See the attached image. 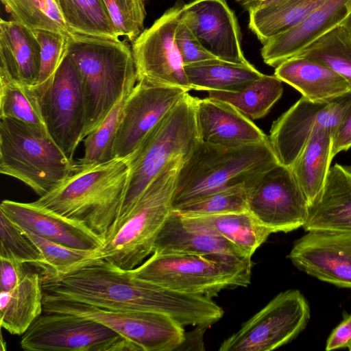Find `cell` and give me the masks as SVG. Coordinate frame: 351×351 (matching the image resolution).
I'll use <instances>...</instances> for the list:
<instances>
[{
    "instance_id": "8992f818",
    "label": "cell",
    "mask_w": 351,
    "mask_h": 351,
    "mask_svg": "<svg viewBox=\"0 0 351 351\" xmlns=\"http://www.w3.org/2000/svg\"><path fill=\"white\" fill-rule=\"evenodd\" d=\"M75 171L48 132L19 121L0 118V173L29 186L39 197L61 185Z\"/></svg>"
},
{
    "instance_id": "4dcf8cb0",
    "label": "cell",
    "mask_w": 351,
    "mask_h": 351,
    "mask_svg": "<svg viewBox=\"0 0 351 351\" xmlns=\"http://www.w3.org/2000/svg\"><path fill=\"white\" fill-rule=\"evenodd\" d=\"M21 230L41 255L42 280L59 279L99 260V248L88 250L72 247L46 239L30 231Z\"/></svg>"
},
{
    "instance_id": "60d3db41",
    "label": "cell",
    "mask_w": 351,
    "mask_h": 351,
    "mask_svg": "<svg viewBox=\"0 0 351 351\" xmlns=\"http://www.w3.org/2000/svg\"><path fill=\"white\" fill-rule=\"evenodd\" d=\"M119 36L133 42L143 31L145 0H103Z\"/></svg>"
},
{
    "instance_id": "8d00e7d4",
    "label": "cell",
    "mask_w": 351,
    "mask_h": 351,
    "mask_svg": "<svg viewBox=\"0 0 351 351\" xmlns=\"http://www.w3.org/2000/svg\"><path fill=\"white\" fill-rule=\"evenodd\" d=\"M297 56L327 64L351 84V35L342 25L319 37Z\"/></svg>"
},
{
    "instance_id": "bcb514c9",
    "label": "cell",
    "mask_w": 351,
    "mask_h": 351,
    "mask_svg": "<svg viewBox=\"0 0 351 351\" xmlns=\"http://www.w3.org/2000/svg\"><path fill=\"white\" fill-rule=\"evenodd\" d=\"M208 327L206 325H198L195 326V329L185 332L183 342L176 351L205 350L204 334Z\"/></svg>"
},
{
    "instance_id": "1f68e13d",
    "label": "cell",
    "mask_w": 351,
    "mask_h": 351,
    "mask_svg": "<svg viewBox=\"0 0 351 351\" xmlns=\"http://www.w3.org/2000/svg\"><path fill=\"white\" fill-rule=\"evenodd\" d=\"M282 81L275 75H263L239 92L208 91V97L234 106L250 120L264 117L283 93Z\"/></svg>"
},
{
    "instance_id": "f546056e",
    "label": "cell",
    "mask_w": 351,
    "mask_h": 351,
    "mask_svg": "<svg viewBox=\"0 0 351 351\" xmlns=\"http://www.w3.org/2000/svg\"><path fill=\"white\" fill-rule=\"evenodd\" d=\"M190 217L210 228L251 257L271 234L247 210Z\"/></svg>"
},
{
    "instance_id": "ba28073f",
    "label": "cell",
    "mask_w": 351,
    "mask_h": 351,
    "mask_svg": "<svg viewBox=\"0 0 351 351\" xmlns=\"http://www.w3.org/2000/svg\"><path fill=\"white\" fill-rule=\"evenodd\" d=\"M251 268L196 254L152 253L130 271L160 287L212 298L223 289L247 286Z\"/></svg>"
},
{
    "instance_id": "f1b7e54d",
    "label": "cell",
    "mask_w": 351,
    "mask_h": 351,
    "mask_svg": "<svg viewBox=\"0 0 351 351\" xmlns=\"http://www.w3.org/2000/svg\"><path fill=\"white\" fill-rule=\"evenodd\" d=\"M324 0H282L249 13L248 27L263 44L304 19Z\"/></svg>"
},
{
    "instance_id": "7a4b0ae2",
    "label": "cell",
    "mask_w": 351,
    "mask_h": 351,
    "mask_svg": "<svg viewBox=\"0 0 351 351\" xmlns=\"http://www.w3.org/2000/svg\"><path fill=\"white\" fill-rule=\"evenodd\" d=\"M129 176L128 157L83 167L34 204L86 223L104 241L119 217Z\"/></svg>"
},
{
    "instance_id": "7402d4cb",
    "label": "cell",
    "mask_w": 351,
    "mask_h": 351,
    "mask_svg": "<svg viewBox=\"0 0 351 351\" xmlns=\"http://www.w3.org/2000/svg\"><path fill=\"white\" fill-rule=\"evenodd\" d=\"M200 142L223 147L258 143L269 137L234 106L218 99H195Z\"/></svg>"
},
{
    "instance_id": "8fae6325",
    "label": "cell",
    "mask_w": 351,
    "mask_h": 351,
    "mask_svg": "<svg viewBox=\"0 0 351 351\" xmlns=\"http://www.w3.org/2000/svg\"><path fill=\"white\" fill-rule=\"evenodd\" d=\"M27 351H136L124 337L95 320L44 313L23 335Z\"/></svg>"
},
{
    "instance_id": "f35d334b",
    "label": "cell",
    "mask_w": 351,
    "mask_h": 351,
    "mask_svg": "<svg viewBox=\"0 0 351 351\" xmlns=\"http://www.w3.org/2000/svg\"><path fill=\"white\" fill-rule=\"evenodd\" d=\"M40 45V70L35 86L39 95L51 81L66 51L69 36L47 29H33Z\"/></svg>"
},
{
    "instance_id": "3957f363",
    "label": "cell",
    "mask_w": 351,
    "mask_h": 351,
    "mask_svg": "<svg viewBox=\"0 0 351 351\" xmlns=\"http://www.w3.org/2000/svg\"><path fill=\"white\" fill-rule=\"evenodd\" d=\"M66 53L81 76L86 121L84 139L104 120L121 97L127 85L136 80L130 46L119 39L69 36Z\"/></svg>"
},
{
    "instance_id": "d4e9b609",
    "label": "cell",
    "mask_w": 351,
    "mask_h": 351,
    "mask_svg": "<svg viewBox=\"0 0 351 351\" xmlns=\"http://www.w3.org/2000/svg\"><path fill=\"white\" fill-rule=\"evenodd\" d=\"M274 75L316 102L329 101L351 92V84L341 74L321 62L295 56L275 68Z\"/></svg>"
},
{
    "instance_id": "4fadbf2b",
    "label": "cell",
    "mask_w": 351,
    "mask_h": 351,
    "mask_svg": "<svg viewBox=\"0 0 351 351\" xmlns=\"http://www.w3.org/2000/svg\"><path fill=\"white\" fill-rule=\"evenodd\" d=\"M184 4L176 1L132 42L137 82L191 90L176 43Z\"/></svg>"
},
{
    "instance_id": "cb8c5ba5",
    "label": "cell",
    "mask_w": 351,
    "mask_h": 351,
    "mask_svg": "<svg viewBox=\"0 0 351 351\" xmlns=\"http://www.w3.org/2000/svg\"><path fill=\"white\" fill-rule=\"evenodd\" d=\"M40 70V45L33 31L14 20L0 21V76L36 86Z\"/></svg>"
},
{
    "instance_id": "f6af8a7d",
    "label": "cell",
    "mask_w": 351,
    "mask_h": 351,
    "mask_svg": "<svg viewBox=\"0 0 351 351\" xmlns=\"http://www.w3.org/2000/svg\"><path fill=\"white\" fill-rule=\"evenodd\" d=\"M345 348L351 351V314L345 316L332 330L326 344V350L328 351Z\"/></svg>"
},
{
    "instance_id": "836d02e7",
    "label": "cell",
    "mask_w": 351,
    "mask_h": 351,
    "mask_svg": "<svg viewBox=\"0 0 351 351\" xmlns=\"http://www.w3.org/2000/svg\"><path fill=\"white\" fill-rule=\"evenodd\" d=\"M136 82V80H132L127 85L120 99L99 125L84 139V154L75 162L76 167L83 168L114 158L113 147L124 107Z\"/></svg>"
},
{
    "instance_id": "ac0fdd59",
    "label": "cell",
    "mask_w": 351,
    "mask_h": 351,
    "mask_svg": "<svg viewBox=\"0 0 351 351\" xmlns=\"http://www.w3.org/2000/svg\"><path fill=\"white\" fill-rule=\"evenodd\" d=\"M287 257L309 276L351 289V234L308 231L295 241Z\"/></svg>"
},
{
    "instance_id": "484cf974",
    "label": "cell",
    "mask_w": 351,
    "mask_h": 351,
    "mask_svg": "<svg viewBox=\"0 0 351 351\" xmlns=\"http://www.w3.org/2000/svg\"><path fill=\"white\" fill-rule=\"evenodd\" d=\"M43 313L41 275L27 272L22 281L0 293L1 326L12 335H23Z\"/></svg>"
},
{
    "instance_id": "d590c367",
    "label": "cell",
    "mask_w": 351,
    "mask_h": 351,
    "mask_svg": "<svg viewBox=\"0 0 351 351\" xmlns=\"http://www.w3.org/2000/svg\"><path fill=\"white\" fill-rule=\"evenodd\" d=\"M13 20L32 29H47L70 36L58 0H1Z\"/></svg>"
},
{
    "instance_id": "9a60e30c",
    "label": "cell",
    "mask_w": 351,
    "mask_h": 351,
    "mask_svg": "<svg viewBox=\"0 0 351 351\" xmlns=\"http://www.w3.org/2000/svg\"><path fill=\"white\" fill-rule=\"evenodd\" d=\"M350 105L351 92L323 102L302 97L271 128L269 140L279 163L291 168L316 130L333 134Z\"/></svg>"
},
{
    "instance_id": "ffe728a7",
    "label": "cell",
    "mask_w": 351,
    "mask_h": 351,
    "mask_svg": "<svg viewBox=\"0 0 351 351\" xmlns=\"http://www.w3.org/2000/svg\"><path fill=\"white\" fill-rule=\"evenodd\" d=\"M0 211L21 229L60 244L88 250L98 249L104 245V239L84 222L34 202L5 199L1 203Z\"/></svg>"
},
{
    "instance_id": "9c48e42d",
    "label": "cell",
    "mask_w": 351,
    "mask_h": 351,
    "mask_svg": "<svg viewBox=\"0 0 351 351\" xmlns=\"http://www.w3.org/2000/svg\"><path fill=\"white\" fill-rule=\"evenodd\" d=\"M43 313L69 314L98 322L128 341L136 351H176L182 343V325L162 313L119 311L43 293Z\"/></svg>"
},
{
    "instance_id": "7dc6e473",
    "label": "cell",
    "mask_w": 351,
    "mask_h": 351,
    "mask_svg": "<svg viewBox=\"0 0 351 351\" xmlns=\"http://www.w3.org/2000/svg\"><path fill=\"white\" fill-rule=\"evenodd\" d=\"M280 1L282 0H235L237 3L248 12Z\"/></svg>"
},
{
    "instance_id": "5b68a950",
    "label": "cell",
    "mask_w": 351,
    "mask_h": 351,
    "mask_svg": "<svg viewBox=\"0 0 351 351\" xmlns=\"http://www.w3.org/2000/svg\"><path fill=\"white\" fill-rule=\"evenodd\" d=\"M185 160H172L117 220L98 249L99 259L130 270L153 253L156 238L172 210L178 173Z\"/></svg>"
},
{
    "instance_id": "e0dca14e",
    "label": "cell",
    "mask_w": 351,
    "mask_h": 351,
    "mask_svg": "<svg viewBox=\"0 0 351 351\" xmlns=\"http://www.w3.org/2000/svg\"><path fill=\"white\" fill-rule=\"evenodd\" d=\"M180 19L217 58L238 64H250L242 50L237 18L226 0H193L184 3Z\"/></svg>"
},
{
    "instance_id": "7c38bea8",
    "label": "cell",
    "mask_w": 351,
    "mask_h": 351,
    "mask_svg": "<svg viewBox=\"0 0 351 351\" xmlns=\"http://www.w3.org/2000/svg\"><path fill=\"white\" fill-rule=\"evenodd\" d=\"M247 211L271 233L303 227L309 206L291 168L278 164L247 184Z\"/></svg>"
},
{
    "instance_id": "5bb4252c",
    "label": "cell",
    "mask_w": 351,
    "mask_h": 351,
    "mask_svg": "<svg viewBox=\"0 0 351 351\" xmlns=\"http://www.w3.org/2000/svg\"><path fill=\"white\" fill-rule=\"evenodd\" d=\"M40 99L49 134L73 159L77 147L84 141L86 106L80 74L66 51Z\"/></svg>"
},
{
    "instance_id": "b9f144b4",
    "label": "cell",
    "mask_w": 351,
    "mask_h": 351,
    "mask_svg": "<svg viewBox=\"0 0 351 351\" xmlns=\"http://www.w3.org/2000/svg\"><path fill=\"white\" fill-rule=\"evenodd\" d=\"M176 43L184 66L217 59L199 42L187 25L181 19L176 33ZM218 59V58H217Z\"/></svg>"
},
{
    "instance_id": "30bf717a",
    "label": "cell",
    "mask_w": 351,
    "mask_h": 351,
    "mask_svg": "<svg viewBox=\"0 0 351 351\" xmlns=\"http://www.w3.org/2000/svg\"><path fill=\"white\" fill-rule=\"evenodd\" d=\"M310 308L295 289L276 295L220 345V351H270L293 340L307 326Z\"/></svg>"
},
{
    "instance_id": "ab89813d",
    "label": "cell",
    "mask_w": 351,
    "mask_h": 351,
    "mask_svg": "<svg viewBox=\"0 0 351 351\" xmlns=\"http://www.w3.org/2000/svg\"><path fill=\"white\" fill-rule=\"evenodd\" d=\"M0 256H14L25 264L40 269V252L22 230L0 211Z\"/></svg>"
},
{
    "instance_id": "6da1fadb",
    "label": "cell",
    "mask_w": 351,
    "mask_h": 351,
    "mask_svg": "<svg viewBox=\"0 0 351 351\" xmlns=\"http://www.w3.org/2000/svg\"><path fill=\"white\" fill-rule=\"evenodd\" d=\"M42 287L45 294L101 308L165 314L183 326H210L223 315L210 298L160 287L103 259L59 279L42 280Z\"/></svg>"
},
{
    "instance_id": "52a82bcc",
    "label": "cell",
    "mask_w": 351,
    "mask_h": 351,
    "mask_svg": "<svg viewBox=\"0 0 351 351\" xmlns=\"http://www.w3.org/2000/svg\"><path fill=\"white\" fill-rule=\"evenodd\" d=\"M195 99L186 93L128 156L129 176L119 219L172 160L186 159L200 142Z\"/></svg>"
},
{
    "instance_id": "e575fe53",
    "label": "cell",
    "mask_w": 351,
    "mask_h": 351,
    "mask_svg": "<svg viewBox=\"0 0 351 351\" xmlns=\"http://www.w3.org/2000/svg\"><path fill=\"white\" fill-rule=\"evenodd\" d=\"M0 118L13 119L48 132L36 88L2 76H0Z\"/></svg>"
},
{
    "instance_id": "74e56055",
    "label": "cell",
    "mask_w": 351,
    "mask_h": 351,
    "mask_svg": "<svg viewBox=\"0 0 351 351\" xmlns=\"http://www.w3.org/2000/svg\"><path fill=\"white\" fill-rule=\"evenodd\" d=\"M247 210V184H239L212 193L172 210L189 217Z\"/></svg>"
},
{
    "instance_id": "7bdbcfd3",
    "label": "cell",
    "mask_w": 351,
    "mask_h": 351,
    "mask_svg": "<svg viewBox=\"0 0 351 351\" xmlns=\"http://www.w3.org/2000/svg\"><path fill=\"white\" fill-rule=\"evenodd\" d=\"M0 259L1 291H9L16 287L26 275L25 263L14 256H0Z\"/></svg>"
},
{
    "instance_id": "44dd1931",
    "label": "cell",
    "mask_w": 351,
    "mask_h": 351,
    "mask_svg": "<svg viewBox=\"0 0 351 351\" xmlns=\"http://www.w3.org/2000/svg\"><path fill=\"white\" fill-rule=\"evenodd\" d=\"M350 14L351 0H324L298 24L262 44L261 54L264 62L276 68L341 25Z\"/></svg>"
},
{
    "instance_id": "603a6c76",
    "label": "cell",
    "mask_w": 351,
    "mask_h": 351,
    "mask_svg": "<svg viewBox=\"0 0 351 351\" xmlns=\"http://www.w3.org/2000/svg\"><path fill=\"white\" fill-rule=\"evenodd\" d=\"M303 228L307 232L351 234V165L337 163L330 167Z\"/></svg>"
},
{
    "instance_id": "d6a6232c",
    "label": "cell",
    "mask_w": 351,
    "mask_h": 351,
    "mask_svg": "<svg viewBox=\"0 0 351 351\" xmlns=\"http://www.w3.org/2000/svg\"><path fill=\"white\" fill-rule=\"evenodd\" d=\"M64 20L72 33L119 39L103 0H58Z\"/></svg>"
},
{
    "instance_id": "4316f807",
    "label": "cell",
    "mask_w": 351,
    "mask_h": 351,
    "mask_svg": "<svg viewBox=\"0 0 351 351\" xmlns=\"http://www.w3.org/2000/svg\"><path fill=\"white\" fill-rule=\"evenodd\" d=\"M332 132L316 130L291 167L309 207L319 197L330 168Z\"/></svg>"
},
{
    "instance_id": "277c9868",
    "label": "cell",
    "mask_w": 351,
    "mask_h": 351,
    "mask_svg": "<svg viewBox=\"0 0 351 351\" xmlns=\"http://www.w3.org/2000/svg\"><path fill=\"white\" fill-rule=\"evenodd\" d=\"M278 164L269 138L237 147L199 142L181 166L172 210L212 193L247 184Z\"/></svg>"
},
{
    "instance_id": "c3c4849f",
    "label": "cell",
    "mask_w": 351,
    "mask_h": 351,
    "mask_svg": "<svg viewBox=\"0 0 351 351\" xmlns=\"http://www.w3.org/2000/svg\"><path fill=\"white\" fill-rule=\"evenodd\" d=\"M341 25L344 27L348 33L351 35V14L344 21Z\"/></svg>"
},
{
    "instance_id": "d6986e66",
    "label": "cell",
    "mask_w": 351,
    "mask_h": 351,
    "mask_svg": "<svg viewBox=\"0 0 351 351\" xmlns=\"http://www.w3.org/2000/svg\"><path fill=\"white\" fill-rule=\"evenodd\" d=\"M153 253L191 254L252 267L251 256L193 218L172 211L154 243Z\"/></svg>"
},
{
    "instance_id": "2e32d148",
    "label": "cell",
    "mask_w": 351,
    "mask_h": 351,
    "mask_svg": "<svg viewBox=\"0 0 351 351\" xmlns=\"http://www.w3.org/2000/svg\"><path fill=\"white\" fill-rule=\"evenodd\" d=\"M186 93L178 86L137 82L124 107L114 144V158L130 156Z\"/></svg>"
},
{
    "instance_id": "ee69618b",
    "label": "cell",
    "mask_w": 351,
    "mask_h": 351,
    "mask_svg": "<svg viewBox=\"0 0 351 351\" xmlns=\"http://www.w3.org/2000/svg\"><path fill=\"white\" fill-rule=\"evenodd\" d=\"M351 147V105L344 114L332 136L331 156Z\"/></svg>"
},
{
    "instance_id": "83f0119b",
    "label": "cell",
    "mask_w": 351,
    "mask_h": 351,
    "mask_svg": "<svg viewBox=\"0 0 351 351\" xmlns=\"http://www.w3.org/2000/svg\"><path fill=\"white\" fill-rule=\"evenodd\" d=\"M191 90L239 92L259 79L263 73L253 65L238 64L219 59L184 66Z\"/></svg>"
}]
</instances>
